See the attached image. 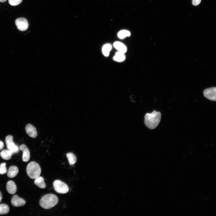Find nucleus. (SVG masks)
Wrapping results in <instances>:
<instances>
[{
	"label": "nucleus",
	"mask_w": 216,
	"mask_h": 216,
	"mask_svg": "<svg viewBox=\"0 0 216 216\" xmlns=\"http://www.w3.org/2000/svg\"><path fill=\"white\" fill-rule=\"evenodd\" d=\"M161 118L160 112L154 111L152 113H147L145 116L144 122L146 126L150 129L156 128L159 123Z\"/></svg>",
	"instance_id": "nucleus-1"
},
{
	"label": "nucleus",
	"mask_w": 216,
	"mask_h": 216,
	"mask_svg": "<svg viewBox=\"0 0 216 216\" xmlns=\"http://www.w3.org/2000/svg\"><path fill=\"white\" fill-rule=\"evenodd\" d=\"M58 202L57 196L53 194H48L40 199L39 204L41 207L45 209H49L54 207Z\"/></svg>",
	"instance_id": "nucleus-2"
},
{
	"label": "nucleus",
	"mask_w": 216,
	"mask_h": 216,
	"mask_svg": "<svg viewBox=\"0 0 216 216\" xmlns=\"http://www.w3.org/2000/svg\"><path fill=\"white\" fill-rule=\"evenodd\" d=\"M26 172L28 176L30 178L34 179L39 176L41 169L38 163L34 161H32L27 165Z\"/></svg>",
	"instance_id": "nucleus-3"
},
{
	"label": "nucleus",
	"mask_w": 216,
	"mask_h": 216,
	"mask_svg": "<svg viewBox=\"0 0 216 216\" xmlns=\"http://www.w3.org/2000/svg\"><path fill=\"white\" fill-rule=\"evenodd\" d=\"M53 186L55 190L59 194H66L69 190L66 184L59 180H56L54 182Z\"/></svg>",
	"instance_id": "nucleus-4"
},
{
	"label": "nucleus",
	"mask_w": 216,
	"mask_h": 216,
	"mask_svg": "<svg viewBox=\"0 0 216 216\" xmlns=\"http://www.w3.org/2000/svg\"><path fill=\"white\" fill-rule=\"evenodd\" d=\"M13 139V137L11 135L7 136L5 139L7 147L11 152L12 154L18 153L19 151V147L15 144Z\"/></svg>",
	"instance_id": "nucleus-5"
},
{
	"label": "nucleus",
	"mask_w": 216,
	"mask_h": 216,
	"mask_svg": "<svg viewBox=\"0 0 216 216\" xmlns=\"http://www.w3.org/2000/svg\"><path fill=\"white\" fill-rule=\"evenodd\" d=\"M15 23L18 30L23 31L26 30L28 26L27 20L24 18H19L15 21Z\"/></svg>",
	"instance_id": "nucleus-6"
},
{
	"label": "nucleus",
	"mask_w": 216,
	"mask_h": 216,
	"mask_svg": "<svg viewBox=\"0 0 216 216\" xmlns=\"http://www.w3.org/2000/svg\"><path fill=\"white\" fill-rule=\"evenodd\" d=\"M216 88L212 87L205 89L203 91V95L205 97L210 100L216 101Z\"/></svg>",
	"instance_id": "nucleus-7"
},
{
	"label": "nucleus",
	"mask_w": 216,
	"mask_h": 216,
	"mask_svg": "<svg viewBox=\"0 0 216 216\" xmlns=\"http://www.w3.org/2000/svg\"><path fill=\"white\" fill-rule=\"evenodd\" d=\"M12 204L14 207H20L24 206L26 203V201L23 199L20 198L18 195H14L11 200Z\"/></svg>",
	"instance_id": "nucleus-8"
},
{
	"label": "nucleus",
	"mask_w": 216,
	"mask_h": 216,
	"mask_svg": "<svg viewBox=\"0 0 216 216\" xmlns=\"http://www.w3.org/2000/svg\"><path fill=\"white\" fill-rule=\"evenodd\" d=\"M25 130L26 133L30 137L32 138H35L37 136V132L35 127L31 124L26 125Z\"/></svg>",
	"instance_id": "nucleus-9"
},
{
	"label": "nucleus",
	"mask_w": 216,
	"mask_h": 216,
	"mask_svg": "<svg viewBox=\"0 0 216 216\" xmlns=\"http://www.w3.org/2000/svg\"><path fill=\"white\" fill-rule=\"evenodd\" d=\"M20 149L23 152L22 160L25 162H28L30 158V152L26 146L24 144H22L20 146Z\"/></svg>",
	"instance_id": "nucleus-10"
},
{
	"label": "nucleus",
	"mask_w": 216,
	"mask_h": 216,
	"mask_svg": "<svg viewBox=\"0 0 216 216\" xmlns=\"http://www.w3.org/2000/svg\"><path fill=\"white\" fill-rule=\"evenodd\" d=\"M6 189L8 192L10 194H14L16 191V185L14 182L10 180L7 184Z\"/></svg>",
	"instance_id": "nucleus-11"
},
{
	"label": "nucleus",
	"mask_w": 216,
	"mask_h": 216,
	"mask_svg": "<svg viewBox=\"0 0 216 216\" xmlns=\"http://www.w3.org/2000/svg\"><path fill=\"white\" fill-rule=\"evenodd\" d=\"M113 46L118 50V52L124 53L127 51V48L126 46L121 42H115L113 44Z\"/></svg>",
	"instance_id": "nucleus-12"
},
{
	"label": "nucleus",
	"mask_w": 216,
	"mask_h": 216,
	"mask_svg": "<svg viewBox=\"0 0 216 216\" xmlns=\"http://www.w3.org/2000/svg\"><path fill=\"white\" fill-rule=\"evenodd\" d=\"M18 172L19 170L17 166H11L7 172V176L10 178H14L17 175Z\"/></svg>",
	"instance_id": "nucleus-13"
},
{
	"label": "nucleus",
	"mask_w": 216,
	"mask_h": 216,
	"mask_svg": "<svg viewBox=\"0 0 216 216\" xmlns=\"http://www.w3.org/2000/svg\"><path fill=\"white\" fill-rule=\"evenodd\" d=\"M34 184L41 188L44 189L46 187V184L44 182V178L39 176L35 179L34 181Z\"/></svg>",
	"instance_id": "nucleus-14"
},
{
	"label": "nucleus",
	"mask_w": 216,
	"mask_h": 216,
	"mask_svg": "<svg viewBox=\"0 0 216 216\" xmlns=\"http://www.w3.org/2000/svg\"><path fill=\"white\" fill-rule=\"evenodd\" d=\"M12 155L11 152L8 149H4L0 153V155L2 158L5 160L10 159Z\"/></svg>",
	"instance_id": "nucleus-15"
},
{
	"label": "nucleus",
	"mask_w": 216,
	"mask_h": 216,
	"mask_svg": "<svg viewBox=\"0 0 216 216\" xmlns=\"http://www.w3.org/2000/svg\"><path fill=\"white\" fill-rule=\"evenodd\" d=\"M124 54L119 52H117L113 57V60L119 62L123 61L125 58V57Z\"/></svg>",
	"instance_id": "nucleus-16"
},
{
	"label": "nucleus",
	"mask_w": 216,
	"mask_h": 216,
	"mask_svg": "<svg viewBox=\"0 0 216 216\" xmlns=\"http://www.w3.org/2000/svg\"><path fill=\"white\" fill-rule=\"evenodd\" d=\"M70 165H72L76 162L77 158L76 156L72 153L69 152L66 154Z\"/></svg>",
	"instance_id": "nucleus-17"
},
{
	"label": "nucleus",
	"mask_w": 216,
	"mask_h": 216,
	"mask_svg": "<svg viewBox=\"0 0 216 216\" xmlns=\"http://www.w3.org/2000/svg\"><path fill=\"white\" fill-rule=\"evenodd\" d=\"M112 48V46L110 44L104 45L102 48V51L104 55L105 56H108Z\"/></svg>",
	"instance_id": "nucleus-18"
},
{
	"label": "nucleus",
	"mask_w": 216,
	"mask_h": 216,
	"mask_svg": "<svg viewBox=\"0 0 216 216\" xmlns=\"http://www.w3.org/2000/svg\"><path fill=\"white\" fill-rule=\"evenodd\" d=\"M9 211V208L7 205L5 204H0V215L7 214Z\"/></svg>",
	"instance_id": "nucleus-19"
},
{
	"label": "nucleus",
	"mask_w": 216,
	"mask_h": 216,
	"mask_svg": "<svg viewBox=\"0 0 216 216\" xmlns=\"http://www.w3.org/2000/svg\"><path fill=\"white\" fill-rule=\"evenodd\" d=\"M130 32L126 30L120 31L118 34V37L120 39H123L126 37L130 36Z\"/></svg>",
	"instance_id": "nucleus-20"
},
{
	"label": "nucleus",
	"mask_w": 216,
	"mask_h": 216,
	"mask_svg": "<svg viewBox=\"0 0 216 216\" xmlns=\"http://www.w3.org/2000/svg\"><path fill=\"white\" fill-rule=\"evenodd\" d=\"M7 172L6 163H2L0 164V174H4Z\"/></svg>",
	"instance_id": "nucleus-21"
},
{
	"label": "nucleus",
	"mask_w": 216,
	"mask_h": 216,
	"mask_svg": "<svg viewBox=\"0 0 216 216\" xmlns=\"http://www.w3.org/2000/svg\"><path fill=\"white\" fill-rule=\"evenodd\" d=\"M22 0H8L9 4L12 6H16L20 4Z\"/></svg>",
	"instance_id": "nucleus-22"
},
{
	"label": "nucleus",
	"mask_w": 216,
	"mask_h": 216,
	"mask_svg": "<svg viewBox=\"0 0 216 216\" xmlns=\"http://www.w3.org/2000/svg\"><path fill=\"white\" fill-rule=\"evenodd\" d=\"M201 1V0H192V3L193 5L196 6L199 4Z\"/></svg>",
	"instance_id": "nucleus-23"
},
{
	"label": "nucleus",
	"mask_w": 216,
	"mask_h": 216,
	"mask_svg": "<svg viewBox=\"0 0 216 216\" xmlns=\"http://www.w3.org/2000/svg\"><path fill=\"white\" fill-rule=\"evenodd\" d=\"M4 147V143L1 141H0V150L2 149Z\"/></svg>",
	"instance_id": "nucleus-24"
},
{
	"label": "nucleus",
	"mask_w": 216,
	"mask_h": 216,
	"mask_svg": "<svg viewBox=\"0 0 216 216\" xmlns=\"http://www.w3.org/2000/svg\"><path fill=\"white\" fill-rule=\"evenodd\" d=\"M2 198V195L1 192L0 191V202H1Z\"/></svg>",
	"instance_id": "nucleus-25"
},
{
	"label": "nucleus",
	"mask_w": 216,
	"mask_h": 216,
	"mask_svg": "<svg viewBox=\"0 0 216 216\" xmlns=\"http://www.w3.org/2000/svg\"><path fill=\"white\" fill-rule=\"evenodd\" d=\"M7 0H0V2H5Z\"/></svg>",
	"instance_id": "nucleus-26"
}]
</instances>
